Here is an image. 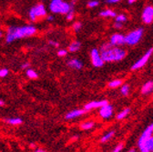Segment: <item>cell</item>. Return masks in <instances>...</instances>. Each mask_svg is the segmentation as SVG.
<instances>
[{
  "instance_id": "cell-1",
  "label": "cell",
  "mask_w": 153,
  "mask_h": 152,
  "mask_svg": "<svg viewBox=\"0 0 153 152\" xmlns=\"http://www.w3.org/2000/svg\"><path fill=\"white\" fill-rule=\"evenodd\" d=\"M36 33V27L32 25H26L21 27H10L6 35L7 43H11L15 40L25 39L34 36Z\"/></svg>"
},
{
  "instance_id": "cell-2",
  "label": "cell",
  "mask_w": 153,
  "mask_h": 152,
  "mask_svg": "<svg viewBox=\"0 0 153 152\" xmlns=\"http://www.w3.org/2000/svg\"><path fill=\"white\" fill-rule=\"evenodd\" d=\"M101 56L104 62H117L125 58L126 51L119 47H111L107 50L101 51Z\"/></svg>"
},
{
  "instance_id": "cell-3",
  "label": "cell",
  "mask_w": 153,
  "mask_h": 152,
  "mask_svg": "<svg viewBox=\"0 0 153 152\" xmlns=\"http://www.w3.org/2000/svg\"><path fill=\"white\" fill-rule=\"evenodd\" d=\"M72 8V5L63 1V0H51L49 3V9L54 14L67 15Z\"/></svg>"
},
{
  "instance_id": "cell-4",
  "label": "cell",
  "mask_w": 153,
  "mask_h": 152,
  "mask_svg": "<svg viewBox=\"0 0 153 152\" xmlns=\"http://www.w3.org/2000/svg\"><path fill=\"white\" fill-rule=\"evenodd\" d=\"M47 16V9L43 4H37L32 7L28 12V17L32 22H36Z\"/></svg>"
},
{
  "instance_id": "cell-5",
  "label": "cell",
  "mask_w": 153,
  "mask_h": 152,
  "mask_svg": "<svg viewBox=\"0 0 153 152\" xmlns=\"http://www.w3.org/2000/svg\"><path fill=\"white\" fill-rule=\"evenodd\" d=\"M143 28H137L129 32L127 36H125V44L128 46H134L138 44L143 36Z\"/></svg>"
},
{
  "instance_id": "cell-6",
  "label": "cell",
  "mask_w": 153,
  "mask_h": 152,
  "mask_svg": "<svg viewBox=\"0 0 153 152\" xmlns=\"http://www.w3.org/2000/svg\"><path fill=\"white\" fill-rule=\"evenodd\" d=\"M90 59L92 65L95 67H102L104 66V60L101 56V53L97 49V48H93L90 52Z\"/></svg>"
},
{
  "instance_id": "cell-7",
  "label": "cell",
  "mask_w": 153,
  "mask_h": 152,
  "mask_svg": "<svg viewBox=\"0 0 153 152\" xmlns=\"http://www.w3.org/2000/svg\"><path fill=\"white\" fill-rule=\"evenodd\" d=\"M152 53H153V47L149 48L138 61H136L135 63H134L133 66L131 67V69L132 70H138V69L143 67L148 63V61H149V59L150 58V56L152 55Z\"/></svg>"
},
{
  "instance_id": "cell-8",
  "label": "cell",
  "mask_w": 153,
  "mask_h": 152,
  "mask_svg": "<svg viewBox=\"0 0 153 152\" xmlns=\"http://www.w3.org/2000/svg\"><path fill=\"white\" fill-rule=\"evenodd\" d=\"M153 136V122L150 123L141 133V135L140 136L139 139H138V148H140L149 138H151Z\"/></svg>"
},
{
  "instance_id": "cell-9",
  "label": "cell",
  "mask_w": 153,
  "mask_h": 152,
  "mask_svg": "<svg viewBox=\"0 0 153 152\" xmlns=\"http://www.w3.org/2000/svg\"><path fill=\"white\" fill-rule=\"evenodd\" d=\"M113 113H114V108L110 104H107L103 107L100 108V117L103 119H108L113 116Z\"/></svg>"
},
{
  "instance_id": "cell-10",
  "label": "cell",
  "mask_w": 153,
  "mask_h": 152,
  "mask_svg": "<svg viewBox=\"0 0 153 152\" xmlns=\"http://www.w3.org/2000/svg\"><path fill=\"white\" fill-rule=\"evenodd\" d=\"M88 111L85 108H76L73 109L69 112H68L65 115V119L67 120H72V119H76L81 116H83L84 114H86Z\"/></svg>"
},
{
  "instance_id": "cell-11",
  "label": "cell",
  "mask_w": 153,
  "mask_h": 152,
  "mask_svg": "<svg viewBox=\"0 0 153 152\" xmlns=\"http://www.w3.org/2000/svg\"><path fill=\"white\" fill-rule=\"evenodd\" d=\"M142 21L145 24H150L153 22V7L151 6H148L143 9L142 12Z\"/></svg>"
},
{
  "instance_id": "cell-12",
  "label": "cell",
  "mask_w": 153,
  "mask_h": 152,
  "mask_svg": "<svg viewBox=\"0 0 153 152\" xmlns=\"http://www.w3.org/2000/svg\"><path fill=\"white\" fill-rule=\"evenodd\" d=\"M109 43L111 44L112 47L122 46V45L125 44V36H123L122 34H120V33L113 34L110 36Z\"/></svg>"
},
{
  "instance_id": "cell-13",
  "label": "cell",
  "mask_w": 153,
  "mask_h": 152,
  "mask_svg": "<svg viewBox=\"0 0 153 152\" xmlns=\"http://www.w3.org/2000/svg\"><path fill=\"white\" fill-rule=\"evenodd\" d=\"M108 104V101L106 99H102V100H92L88 103H87L84 106V108L87 111H90L92 109H96V108H100L101 107L105 106Z\"/></svg>"
},
{
  "instance_id": "cell-14",
  "label": "cell",
  "mask_w": 153,
  "mask_h": 152,
  "mask_svg": "<svg viewBox=\"0 0 153 152\" xmlns=\"http://www.w3.org/2000/svg\"><path fill=\"white\" fill-rule=\"evenodd\" d=\"M140 152H152L153 151V136L149 138L140 148H139Z\"/></svg>"
},
{
  "instance_id": "cell-15",
  "label": "cell",
  "mask_w": 153,
  "mask_h": 152,
  "mask_svg": "<svg viewBox=\"0 0 153 152\" xmlns=\"http://www.w3.org/2000/svg\"><path fill=\"white\" fill-rule=\"evenodd\" d=\"M68 66L73 69L76 70H79L83 67V63L82 61H80L79 59H72L68 61Z\"/></svg>"
},
{
  "instance_id": "cell-16",
  "label": "cell",
  "mask_w": 153,
  "mask_h": 152,
  "mask_svg": "<svg viewBox=\"0 0 153 152\" xmlns=\"http://www.w3.org/2000/svg\"><path fill=\"white\" fill-rule=\"evenodd\" d=\"M151 92H153V81L152 80L146 82L141 87L142 95H148V94H150Z\"/></svg>"
},
{
  "instance_id": "cell-17",
  "label": "cell",
  "mask_w": 153,
  "mask_h": 152,
  "mask_svg": "<svg viewBox=\"0 0 153 152\" xmlns=\"http://www.w3.org/2000/svg\"><path fill=\"white\" fill-rule=\"evenodd\" d=\"M130 111H131V109H130L129 108H124L123 110H121L120 112H119V113L117 114L116 119H117L118 120H122V119H126V118L128 116V114L130 113Z\"/></svg>"
},
{
  "instance_id": "cell-18",
  "label": "cell",
  "mask_w": 153,
  "mask_h": 152,
  "mask_svg": "<svg viewBox=\"0 0 153 152\" xmlns=\"http://www.w3.org/2000/svg\"><path fill=\"white\" fill-rule=\"evenodd\" d=\"M115 136V130H110L108 132H107L106 134H104L101 139H100V142L101 143H106L108 140H110L113 137Z\"/></svg>"
},
{
  "instance_id": "cell-19",
  "label": "cell",
  "mask_w": 153,
  "mask_h": 152,
  "mask_svg": "<svg viewBox=\"0 0 153 152\" xmlns=\"http://www.w3.org/2000/svg\"><path fill=\"white\" fill-rule=\"evenodd\" d=\"M81 47V43L79 41H74L68 46V51L69 52H76Z\"/></svg>"
},
{
  "instance_id": "cell-20",
  "label": "cell",
  "mask_w": 153,
  "mask_h": 152,
  "mask_svg": "<svg viewBox=\"0 0 153 152\" xmlns=\"http://www.w3.org/2000/svg\"><path fill=\"white\" fill-rule=\"evenodd\" d=\"M100 16H103V17H116V13H115L113 10L111 9H106V10H103L100 13Z\"/></svg>"
},
{
  "instance_id": "cell-21",
  "label": "cell",
  "mask_w": 153,
  "mask_h": 152,
  "mask_svg": "<svg viewBox=\"0 0 153 152\" xmlns=\"http://www.w3.org/2000/svg\"><path fill=\"white\" fill-rule=\"evenodd\" d=\"M108 87L110 88H116V87H120L122 86V80L121 79H113L108 83Z\"/></svg>"
},
{
  "instance_id": "cell-22",
  "label": "cell",
  "mask_w": 153,
  "mask_h": 152,
  "mask_svg": "<svg viewBox=\"0 0 153 152\" xmlns=\"http://www.w3.org/2000/svg\"><path fill=\"white\" fill-rule=\"evenodd\" d=\"M94 126H95V122L94 121H85V122H83L80 125V128L83 129V130H89Z\"/></svg>"
},
{
  "instance_id": "cell-23",
  "label": "cell",
  "mask_w": 153,
  "mask_h": 152,
  "mask_svg": "<svg viewBox=\"0 0 153 152\" xmlns=\"http://www.w3.org/2000/svg\"><path fill=\"white\" fill-rule=\"evenodd\" d=\"M6 122H7L10 125H20L22 124L23 120L19 118H10V119H7Z\"/></svg>"
},
{
  "instance_id": "cell-24",
  "label": "cell",
  "mask_w": 153,
  "mask_h": 152,
  "mask_svg": "<svg viewBox=\"0 0 153 152\" xmlns=\"http://www.w3.org/2000/svg\"><path fill=\"white\" fill-rule=\"evenodd\" d=\"M129 90H130V87L128 84H124L120 87V93L122 94V96H125V97H127L129 94Z\"/></svg>"
},
{
  "instance_id": "cell-25",
  "label": "cell",
  "mask_w": 153,
  "mask_h": 152,
  "mask_svg": "<svg viewBox=\"0 0 153 152\" xmlns=\"http://www.w3.org/2000/svg\"><path fill=\"white\" fill-rule=\"evenodd\" d=\"M27 76L31 79H35L37 78V73L35 70L28 68V69H27Z\"/></svg>"
},
{
  "instance_id": "cell-26",
  "label": "cell",
  "mask_w": 153,
  "mask_h": 152,
  "mask_svg": "<svg viewBox=\"0 0 153 152\" xmlns=\"http://www.w3.org/2000/svg\"><path fill=\"white\" fill-rule=\"evenodd\" d=\"M127 21V16L124 14H120L116 16V22H120V23H124Z\"/></svg>"
},
{
  "instance_id": "cell-27",
  "label": "cell",
  "mask_w": 153,
  "mask_h": 152,
  "mask_svg": "<svg viewBox=\"0 0 153 152\" xmlns=\"http://www.w3.org/2000/svg\"><path fill=\"white\" fill-rule=\"evenodd\" d=\"M99 1H97V0H91V1H89L88 3V7L89 8H94V7H97L99 6Z\"/></svg>"
},
{
  "instance_id": "cell-28",
  "label": "cell",
  "mask_w": 153,
  "mask_h": 152,
  "mask_svg": "<svg viewBox=\"0 0 153 152\" xmlns=\"http://www.w3.org/2000/svg\"><path fill=\"white\" fill-rule=\"evenodd\" d=\"M75 15V13H74V10H73V8L66 15V18H67V20L68 21H72L73 20V18H74V16Z\"/></svg>"
},
{
  "instance_id": "cell-29",
  "label": "cell",
  "mask_w": 153,
  "mask_h": 152,
  "mask_svg": "<svg viewBox=\"0 0 153 152\" xmlns=\"http://www.w3.org/2000/svg\"><path fill=\"white\" fill-rule=\"evenodd\" d=\"M81 27H82V24L80 22H75L73 24V29L75 32H79L81 29Z\"/></svg>"
},
{
  "instance_id": "cell-30",
  "label": "cell",
  "mask_w": 153,
  "mask_h": 152,
  "mask_svg": "<svg viewBox=\"0 0 153 152\" xmlns=\"http://www.w3.org/2000/svg\"><path fill=\"white\" fill-rule=\"evenodd\" d=\"M123 148H124L123 143H120V144H118L116 147L113 148L112 152H121L123 150Z\"/></svg>"
},
{
  "instance_id": "cell-31",
  "label": "cell",
  "mask_w": 153,
  "mask_h": 152,
  "mask_svg": "<svg viewBox=\"0 0 153 152\" xmlns=\"http://www.w3.org/2000/svg\"><path fill=\"white\" fill-rule=\"evenodd\" d=\"M7 75H8V69H7V68L0 69V78H5Z\"/></svg>"
},
{
  "instance_id": "cell-32",
  "label": "cell",
  "mask_w": 153,
  "mask_h": 152,
  "mask_svg": "<svg viewBox=\"0 0 153 152\" xmlns=\"http://www.w3.org/2000/svg\"><path fill=\"white\" fill-rule=\"evenodd\" d=\"M112 46H111V44L110 43H105V44H103L102 46H101V47H100V50L101 51H103V50H107V49H108L109 47H111Z\"/></svg>"
},
{
  "instance_id": "cell-33",
  "label": "cell",
  "mask_w": 153,
  "mask_h": 152,
  "mask_svg": "<svg viewBox=\"0 0 153 152\" xmlns=\"http://www.w3.org/2000/svg\"><path fill=\"white\" fill-rule=\"evenodd\" d=\"M67 54H68V51L66 49H60L57 51V55L59 56H67Z\"/></svg>"
},
{
  "instance_id": "cell-34",
  "label": "cell",
  "mask_w": 153,
  "mask_h": 152,
  "mask_svg": "<svg viewBox=\"0 0 153 152\" xmlns=\"http://www.w3.org/2000/svg\"><path fill=\"white\" fill-rule=\"evenodd\" d=\"M123 27V23H120V22H115L114 23V27L117 28V29H120Z\"/></svg>"
},
{
  "instance_id": "cell-35",
  "label": "cell",
  "mask_w": 153,
  "mask_h": 152,
  "mask_svg": "<svg viewBox=\"0 0 153 152\" xmlns=\"http://www.w3.org/2000/svg\"><path fill=\"white\" fill-rule=\"evenodd\" d=\"M48 44L49 45H51V46H53V47H59V43H57L56 41H54V40H49L48 41Z\"/></svg>"
},
{
  "instance_id": "cell-36",
  "label": "cell",
  "mask_w": 153,
  "mask_h": 152,
  "mask_svg": "<svg viewBox=\"0 0 153 152\" xmlns=\"http://www.w3.org/2000/svg\"><path fill=\"white\" fill-rule=\"evenodd\" d=\"M120 0H106V2L108 4H116L118 2H120Z\"/></svg>"
},
{
  "instance_id": "cell-37",
  "label": "cell",
  "mask_w": 153,
  "mask_h": 152,
  "mask_svg": "<svg viewBox=\"0 0 153 152\" xmlns=\"http://www.w3.org/2000/svg\"><path fill=\"white\" fill-rule=\"evenodd\" d=\"M54 19H55V17H54V16H52V15H49V16H48V17H47V20L49 21V22L53 21Z\"/></svg>"
},
{
  "instance_id": "cell-38",
  "label": "cell",
  "mask_w": 153,
  "mask_h": 152,
  "mask_svg": "<svg viewBox=\"0 0 153 152\" xmlns=\"http://www.w3.org/2000/svg\"><path fill=\"white\" fill-rule=\"evenodd\" d=\"M28 67H29V63H27V62L22 64V66H21V67H22L23 69H28Z\"/></svg>"
},
{
  "instance_id": "cell-39",
  "label": "cell",
  "mask_w": 153,
  "mask_h": 152,
  "mask_svg": "<svg viewBox=\"0 0 153 152\" xmlns=\"http://www.w3.org/2000/svg\"><path fill=\"white\" fill-rule=\"evenodd\" d=\"M35 152H47V151L44 150V149H41V148H37V149L35 150Z\"/></svg>"
},
{
  "instance_id": "cell-40",
  "label": "cell",
  "mask_w": 153,
  "mask_h": 152,
  "mask_svg": "<svg viewBox=\"0 0 153 152\" xmlns=\"http://www.w3.org/2000/svg\"><path fill=\"white\" fill-rule=\"evenodd\" d=\"M137 1V0H128V4H133V3H135Z\"/></svg>"
},
{
  "instance_id": "cell-41",
  "label": "cell",
  "mask_w": 153,
  "mask_h": 152,
  "mask_svg": "<svg viewBox=\"0 0 153 152\" xmlns=\"http://www.w3.org/2000/svg\"><path fill=\"white\" fill-rule=\"evenodd\" d=\"M128 152H137V150H136V148H131V149H129Z\"/></svg>"
},
{
  "instance_id": "cell-42",
  "label": "cell",
  "mask_w": 153,
  "mask_h": 152,
  "mask_svg": "<svg viewBox=\"0 0 153 152\" xmlns=\"http://www.w3.org/2000/svg\"><path fill=\"white\" fill-rule=\"evenodd\" d=\"M3 36V33H2V31L0 30V39H1V37Z\"/></svg>"
},
{
  "instance_id": "cell-43",
  "label": "cell",
  "mask_w": 153,
  "mask_h": 152,
  "mask_svg": "<svg viewBox=\"0 0 153 152\" xmlns=\"http://www.w3.org/2000/svg\"><path fill=\"white\" fill-rule=\"evenodd\" d=\"M4 105V102L2 100H0V106H3Z\"/></svg>"
},
{
  "instance_id": "cell-44",
  "label": "cell",
  "mask_w": 153,
  "mask_h": 152,
  "mask_svg": "<svg viewBox=\"0 0 153 152\" xmlns=\"http://www.w3.org/2000/svg\"><path fill=\"white\" fill-rule=\"evenodd\" d=\"M76 1V0H72V2H73V4H74V3H75Z\"/></svg>"
},
{
  "instance_id": "cell-45",
  "label": "cell",
  "mask_w": 153,
  "mask_h": 152,
  "mask_svg": "<svg viewBox=\"0 0 153 152\" xmlns=\"http://www.w3.org/2000/svg\"><path fill=\"white\" fill-rule=\"evenodd\" d=\"M152 152H153V151H152Z\"/></svg>"
}]
</instances>
